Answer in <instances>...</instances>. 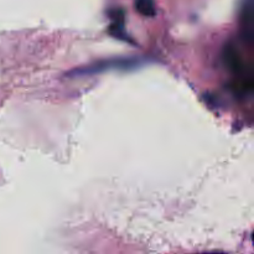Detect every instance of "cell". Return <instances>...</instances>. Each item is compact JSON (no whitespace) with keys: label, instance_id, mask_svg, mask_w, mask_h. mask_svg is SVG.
I'll use <instances>...</instances> for the list:
<instances>
[{"label":"cell","instance_id":"6da1fadb","mask_svg":"<svg viewBox=\"0 0 254 254\" xmlns=\"http://www.w3.org/2000/svg\"><path fill=\"white\" fill-rule=\"evenodd\" d=\"M141 62L136 59H112V60H103L101 62L91 64L88 67H82V68L74 69L69 73L72 77H83V76H92V74L99 73V72L108 71V69H128L134 68L139 66Z\"/></svg>","mask_w":254,"mask_h":254},{"label":"cell","instance_id":"7a4b0ae2","mask_svg":"<svg viewBox=\"0 0 254 254\" xmlns=\"http://www.w3.org/2000/svg\"><path fill=\"white\" fill-rule=\"evenodd\" d=\"M254 2L253 0H245L241 11V29L242 37L247 44H252L254 26Z\"/></svg>","mask_w":254,"mask_h":254},{"label":"cell","instance_id":"3957f363","mask_svg":"<svg viewBox=\"0 0 254 254\" xmlns=\"http://www.w3.org/2000/svg\"><path fill=\"white\" fill-rule=\"evenodd\" d=\"M223 61H225L226 66L231 69V72L236 74L243 73V62L242 59L240 57L237 49L233 45H227L223 50Z\"/></svg>","mask_w":254,"mask_h":254},{"label":"cell","instance_id":"277c9868","mask_svg":"<svg viewBox=\"0 0 254 254\" xmlns=\"http://www.w3.org/2000/svg\"><path fill=\"white\" fill-rule=\"evenodd\" d=\"M134 7L141 16L153 17L156 15V7L154 0H134Z\"/></svg>","mask_w":254,"mask_h":254}]
</instances>
